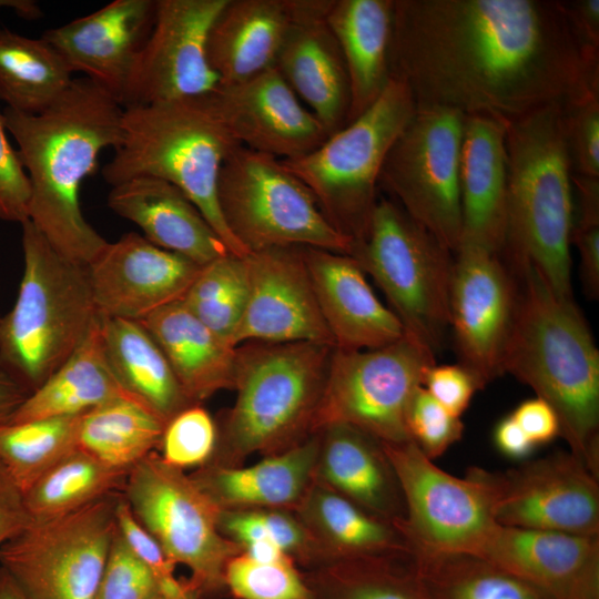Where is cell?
<instances>
[{
  "mask_svg": "<svg viewBox=\"0 0 599 599\" xmlns=\"http://www.w3.org/2000/svg\"><path fill=\"white\" fill-rule=\"evenodd\" d=\"M248 297L233 346L248 342H308L334 347L301 247L244 256Z\"/></svg>",
  "mask_w": 599,
  "mask_h": 599,
  "instance_id": "d6986e66",
  "label": "cell"
},
{
  "mask_svg": "<svg viewBox=\"0 0 599 599\" xmlns=\"http://www.w3.org/2000/svg\"><path fill=\"white\" fill-rule=\"evenodd\" d=\"M73 72L41 38H29L0 23V101L11 110L37 114L70 87Z\"/></svg>",
  "mask_w": 599,
  "mask_h": 599,
  "instance_id": "d590c367",
  "label": "cell"
},
{
  "mask_svg": "<svg viewBox=\"0 0 599 599\" xmlns=\"http://www.w3.org/2000/svg\"><path fill=\"white\" fill-rule=\"evenodd\" d=\"M389 69L416 108L507 124L599 89L552 0H394Z\"/></svg>",
  "mask_w": 599,
  "mask_h": 599,
  "instance_id": "6da1fadb",
  "label": "cell"
},
{
  "mask_svg": "<svg viewBox=\"0 0 599 599\" xmlns=\"http://www.w3.org/2000/svg\"><path fill=\"white\" fill-rule=\"evenodd\" d=\"M579 47L587 59L599 62V0L560 1Z\"/></svg>",
  "mask_w": 599,
  "mask_h": 599,
  "instance_id": "db71d44e",
  "label": "cell"
},
{
  "mask_svg": "<svg viewBox=\"0 0 599 599\" xmlns=\"http://www.w3.org/2000/svg\"><path fill=\"white\" fill-rule=\"evenodd\" d=\"M121 128V141L101 171L104 181L114 186L148 176L175 185L231 254L247 255L227 229L217 202L221 167L240 144L204 97L123 109Z\"/></svg>",
  "mask_w": 599,
  "mask_h": 599,
  "instance_id": "8992f818",
  "label": "cell"
},
{
  "mask_svg": "<svg viewBox=\"0 0 599 599\" xmlns=\"http://www.w3.org/2000/svg\"><path fill=\"white\" fill-rule=\"evenodd\" d=\"M510 416L535 446L548 444L560 435L556 413L541 398L520 403Z\"/></svg>",
  "mask_w": 599,
  "mask_h": 599,
  "instance_id": "11a10c76",
  "label": "cell"
},
{
  "mask_svg": "<svg viewBox=\"0 0 599 599\" xmlns=\"http://www.w3.org/2000/svg\"><path fill=\"white\" fill-rule=\"evenodd\" d=\"M217 428L206 409L191 405L164 426L160 448L162 459L179 469L205 466L214 455Z\"/></svg>",
  "mask_w": 599,
  "mask_h": 599,
  "instance_id": "f6af8a7d",
  "label": "cell"
},
{
  "mask_svg": "<svg viewBox=\"0 0 599 599\" xmlns=\"http://www.w3.org/2000/svg\"><path fill=\"white\" fill-rule=\"evenodd\" d=\"M120 497L31 521L0 548V566L27 599H93L118 531Z\"/></svg>",
  "mask_w": 599,
  "mask_h": 599,
  "instance_id": "7c38bea8",
  "label": "cell"
},
{
  "mask_svg": "<svg viewBox=\"0 0 599 599\" xmlns=\"http://www.w3.org/2000/svg\"><path fill=\"white\" fill-rule=\"evenodd\" d=\"M483 475L498 525L599 537V477L570 451Z\"/></svg>",
  "mask_w": 599,
  "mask_h": 599,
  "instance_id": "e0dca14e",
  "label": "cell"
},
{
  "mask_svg": "<svg viewBox=\"0 0 599 599\" xmlns=\"http://www.w3.org/2000/svg\"><path fill=\"white\" fill-rule=\"evenodd\" d=\"M247 297L248 275L244 256L229 253L202 266L182 303L207 328L233 346Z\"/></svg>",
  "mask_w": 599,
  "mask_h": 599,
  "instance_id": "b9f144b4",
  "label": "cell"
},
{
  "mask_svg": "<svg viewBox=\"0 0 599 599\" xmlns=\"http://www.w3.org/2000/svg\"><path fill=\"white\" fill-rule=\"evenodd\" d=\"M108 205L154 245L201 266L230 253L189 197L164 180L142 176L111 186Z\"/></svg>",
  "mask_w": 599,
  "mask_h": 599,
  "instance_id": "4316f807",
  "label": "cell"
},
{
  "mask_svg": "<svg viewBox=\"0 0 599 599\" xmlns=\"http://www.w3.org/2000/svg\"><path fill=\"white\" fill-rule=\"evenodd\" d=\"M158 595L149 570L118 529L93 599H152Z\"/></svg>",
  "mask_w": 599,
  "mask_h": 599,
  "instance_id": "f907efd6",
  "label": "cell"
},
{
  "mask_svg": "<svg viewBox=\"0 0 599 599\" xmlns=\"http://www.w3.org/2000/svg\"><path fill=\"white\" fill-rule=\"evenodd\" d=\"M166 357L193 404L234 387L235 353L182 303L164 306L139 321Z\"/></svg>",
  "mask_w": 599,
  "mask_h": 599,
  "instance_id": "1f68e13d",
  "label": "cell"
},
{
  "mask_svg": "<svg viewBox=\"0 0 599 599\" xmlns=\"http://www.w3.org/2000/svg\"><path fill=\"white\" fill-rule=\"evenodd\" d=\"M0 318H1V316H0Z\"/></svg>",
  "mask_w": 599,
  "mask_h": 599,
  "instance_id": "be15d7a7",
  "label": "cell"
},
{
  "mask_svg": "<svg viewBox=\"0 0 599 599\" xmlns=\"http://www.w3.org/2000/svg\"><path fill=\"white\" fill-rule=\"evenodd\" d=\"M506 149L508 204L501 256L514 275L532 267L555 293L572 298L573 171L564 103L509 122Z\"/></svg>",
  "mask_w": 599,
  "mask_h": 599,
  "instance_id": "277c9868",
  "label": "cell"
},
{
  "mask_svg": "<svg viewBox=\"0 0 599 599\" xmlns=\"http://www.w3.org/2000/svg\"><path fill=\"white\" fill-rule=\"evenodd\" d=\"M436 355L405 333L397 342L373 349L333 348L313 433L348 425L380 443L408 441L406 414Z\"/></svg>",
  "mask_w": 599,
  "mask_h": 599,
  "instance_id": "4fadbf2b",
  "label": "cell"
},
{
  "mask_svg": "<svg viewBox=\"0 0 599 599\" xmlns=\"http://www.w3.org/2000/svg\"><path fill=\"white\" fill-rule=\"evenodd\" d=\"M382 446L405 505L396 525L413 549L475 554L497 525L483 468L471 467L459 478L437 467L412 440Z\"/></svg>",
  "mask_w": 599,
  "mask_h": 599,
  "instance_id": "9a60e30c",
  "label": "cell"
},
{
  "mask_svg": "<svg viewBox=\"0 0 599 599\" xmlns=\"http://www.w3.org/2000/svg\"><path fill=\"white\" fill-rule=\"evenodd\" d=\"M217 202L247 253L313 247L353 254L354 242L328 222L313 193L274 156L234 149L220 171Z\"/></svg>",
  "mask_w": 599,
  "mask_h": 599,
  "instance_id": "30bf717a",
  "label": "cell"
},
{
  "mask_svg": "<svg viewBox=\"0 0 599 599\" xmlns=\"http://www.w3.org/2000/svg\"><path fill=\"white\" fill-rule=\"evenodd\" d=\"M572 185L578 191L579 213L573 221L570 244L580 257V275L585 294L599 297V179L572 173Z\"/></svg>",
  "mask_w": 599,
  "mask_h": 599,
  "instance_id": "c3c4849f",
  "label": "cell"
},
{
  "mask_svg": "<svg viewBox=\"0 0 599 599\" xmlns=\"http://www.w3.org/2000/svg\"><path fill=\"white\" fill-rule=\"evenodd\" d=\"M100 329L109 366L130 397L165 424L194 405L162 349L140 322L100 315Z\"/></svg>",
  "mask_w": 599,
  "mask_h": 599,
  "instance_id": "e575fe53",
  "label": "cell"
},
{
  "mask_svg": "<svg viewBox=\"0 0 599 599\" xmlns=\"http://www.w3.org/2000/svg\"><path fill=\"white\" fill-rule=\"evenodd\" d=\"M128 474L77 449L23 494L27 511L31 521L65 515L105 496L122 493Z\"/></svg>",
  "mask_w": 599,
  "mask_h": 599,
  "instance_id": "f35d334b",
  "label": "cell"
},
{
  "mask_svg": "<svg viewBox=\"0 0 599 599\" xmlns=\"http://www.w3.org/2000/svg\"><path fill=\"white\" fill-rule=\"evenodd\" d=\"M332 346L248 342L236 347L235 402L212 458L237 466L245 457L286 450L313 433Z\"/></svg>",
  "mask_w": 599,
  "mask_h": 599,
  "instance_id": "5b68a950",
  "label": "cell"
},
{
  "mask_svg": "<svg viewBox=\"0 0 599 599\" xmlns=\"http://www.w3.org/2000/svg\"><path fill=\"white\" fill-rule=\"evenodd\" d=\"M201 268L134 232L108 242L87 266L98 313L138 322L182 301Z\"/></svg>",
  "mask_w": 599,
  "mask_h": 599,
  "instance_id": "44dd1931",
  "label": "cell"
},
{
  "mask_svg": "<svg viewBox=\"0 0 599 599\" xmlns=\"http://www.w3.org/2000/svg\"><path fill=\"white\" fill-rule=\"evenodd\" d=\"M564 126L573 174L599 179V89L564 103Z\"/></svg>",
  "mask_w": 599,
  "mask_h": 599,
  "instance_id": "7dc6e473",
  "label": "cell"
},
{
  "mask_svg": "<svg viewBox=\"0 0 599 599\" xmlns=\"http://www.w3.org/2000/svg\"><path fill=\"white\" fill-rule=\"evenodd\" d=\"M426 392L450 414L460 417L475 393L483 389L478 378L461 364H434L425 373Z\"/></svg>",
  "mask_w": 599,
  "mask_h": 599,
  "instance_id": "f5cc1de1",
  "label": "cell"
},
{
  "mask_svg": "<svg viewBox=\"0 0 599 599\" xmlns=\"http://www.w3.org/2000/svg\"><path fill=\"white\" fill-rule=\"evenodd\" d=\"M308 585L312 599H429L413 555L337 562Z\"/></svg>",
  "mask_w": 599,
  "mask_h": 599,
  "instance_id": "60d3db41",
  "label": "cell"
},
{
  "mask_svg": "<svg viewBox=\"0 0 599 599\" xmlns=\"http://www.w3.org/2000/svg\"><path fill=\"white\" fill-rule=\"evenodd\" d=\"M0 9L12 10L27 20H35L42 16L40 6L33 0H0Z\"/></svg>",
  "mask_w": 599,
  "mask_h": 599,
  "instance_id": "91938a15",
  "label": "cell"
},
{
  "mask_svg": "<svg viewBox=\"0 0 599 599\" xmlns=\"http://www.w3.org/2000/svg\"><path fill=\"white\" fill-rule=\"evenodd\" d=\"M224 583L236 599H312L292 559L262 562L240 552L227 562Z\"/></svg>",
  "mask_w": 599,
  "mask_h": 599,
  "instance_id": "ee69618b",
  "label": "cell"
},
{
  "mask_svg": "<svg viewBox=\"0 0 599 599\" xmlns=\"http://www.w3.org/2000/svg\"><path fill=\"white\" fill-rule=\"evenodd\" d=\"M8 134L0 109V220L22 224L29 220L30 183Z\"/></svg>",
  "mask_w": 599,
  "mask_h": 599,
  "instance_id": "816d5d0a",
  "label": "cell"
},
{
  "mask_svg": "<svg viewBox=\"0 0 599 599\" xmlns=\"http://www.w3.org/2000/svg\"><path fill=\"white\" fill-rule=\"evenodd\" d=\"M507 123L465 115L459 158L461 242L501 255L507 231ZM459 243V244H460Z\"/></svg>",
  "mask_w": 599,
  "mask_h": 599,
  "instance_id": "484cf974",
  "label": "cell"
},
{
  "mask_svg": "<svg viewBox=\"0 0 599 599\" xmlns=\"http://www.w3.org/2000/svg\"><path fill=\"white\" fill-rule=\"evenodd\" d=\"M315 475L323 485L395 525L404 519L402 491L382 443L358 428L332 425L318 432Z\"/></svg>",
  "mask_w": 599,
  "mask_h": 599,
  "instance_id": "f1b7e54d",
  "label": "cell"
},
{
  "mask_svg": "<svg viewBox=\"0 0 599 599\" xmlns=\"http://www.w3.org/2000/svg\"><path fill=\"white\" fill-rule=\"evenodd\" d=\"M221 528L241 548L255 541H270L291 558L309 556L315 544L302 521L281 508L226 510L221 517Z\"/></svg>",
  "mask_w": 599,
  "mask_h": 599,
  "instance_id": "7bdbcfd3",
  "label": "cell"
},
{
  "mask_svg": "<svg viewBox=\"0 0 599 599\" xmlns=\"http://www.w3.org/2000/svg\"><path fill=\"white\" fill-rule=\"evenodd\" d=\"M116 522L124 540L149 570L161 597L196 599L187 582H182L176 577V565L134 518L122 494L116 506Z\"/></svg>",
  "mask_w": 599,
  "mask_h": 599,
  "instance_id": "681fc988",
  "label": "cell"
},
{
  "mask_svg": "<svg viewBox=\"0 0 599 599\" xmlns=\"http://www.w3.org/2000/svg\"><path fill=\"white\" fill-rule=\"evenodd\" d=\"M30 393L0 369V425L7 424Z\"/></svg>",
  "mask_w": 599,
  "mask_h": 599,
  "instance_id": "680465c9",
  "label": "cell"
},
{
  "mask_svg": "<svg viewBox=\"0 0 599 599\" xmlns=\"http://www.w3.org/2000/svg\"><path fill=\"white\" fill-rule=\"evenodd\" d=\"M415 111L407 87L390 78L373 105L315 150L281 160L313 193L328 222L354 244L367 234L383 163Z\"/></svg>",
  "mask_w": 599,
  "mask_h": 599,
  "instance_id": "ba28073f",
  "label": "cell"
},
{
  "mask_svg": "<svg viewBox=\"0 0 599 599\" xmlns=\"http://www.w3.org/2000/svg\"><path fill=\"white\" fill-rule=\"evenodd\" d=\"M319 435L245 467L206 464L191 475L221 510L298 505L315 476Z\"/></svg>",
  "mask_w": 599,
  "mask_h": 599,
  "instance_id": "f546056e",
  "label": "cell"
},
{
  "mask_svg": "<svg viewBox=\"0 0 599 599\" xmlns=\"http://www.w3.org/2000/svg\"><path fill=\"white\" fill-rule=\"evenodd\" d=\"M334 348L364 351L399 341L405 329L348 254L301 247Z\"/></svg>",
  "mask_w": 599,
  "mask_h": 599,
  "instance_id": "d4e9b609",
  "label": "cell"
},
{
  "mask_svg": "<svg viewBox=\"0 0 599 599\" xmlns=\"http://www.w3.org/2000/svg\"><path fill=\"white\" fill-rule=\"evenodd\" d=\"M302 524L338 562L406 557L413 546L392 521L326 487L311 485L298 502Z\"/></svg>",
  "mask_w": 599,
  "mask_h": 599,
  "instance_id": "d6a6232c",
  "label": "cell"
},
{
  "mask_svg": "<svg viewBox=\"0 0 599 599\" xmlns=\"http://www.w3.org/2000/svg\"><path fill=\"white\" fill-rule=\"evenodd\" d=\"M494 443L499 453L512 459L528 457L536 447L510 415L497 423Z\"/></svg>",
  "mask_w": 599,
  "mask_h": 599,
  "instance_id": "6f0895ef",
  "label": "cell"
},
{
  "mask_svg": "<svg viewBox=\"0 0 599 599\" xmlns=\"http://www.w3.org/2000/svg\"><path fill=\"white\" fill-rule=\"evenodd\" d=\"M80 416L0 425V465L22 495L78 449Z\"/></svg>",
  "mask_w": 599,
  "mask_h": 599,
  "instance_id": "ab89813d",
  "label": "cell"
},
{
  "mask_svg": "<svg viewBox=\"0 0 599 599\" xmlns=\"http://www.w3.org/2000/svg\"><path fill=\"white\" fill-rule=\"evenodd\" d=\"M413 565L429 599H552L529 581L473 554L415 549Z\"/></svg>",
  "mask_w": 599,
  "mask_h": 599,
  "instance_id": "8d00e7d4",
  "label": "cell"
},
{
  "mask_svg": "<svg viewBox=\"0 0 599 599\" xmlns=\"http://www.w3.org/2000/svg\"><path fill=\"white\" fill-rule=\"evenodd\" d=\"M331 0H296L292 28L275 68L327 133L347 124L349 83L338 42L326 21Z\"/></svg>",
  "mask_w": 599,
  "mask_h": 599,
  "instance_id": "cb8c5ba5",
  "label": "cell"
},
{
  "mask_svg": "<svg viewBox=\"0 0 599 599\" xmlns=\"http://www.w3.org/2000/svg\"><path fill=\"white\" fill-rule=\"evenodd\" d=\"M465 115L419 106L383 163V187L414 221L453 253L461 238L459 158Z\"/></svg>",
  "mask_w": 599,
  "mask_h": 599,
  "instance_id": "5bb4252c",
  "label": "cell"
},
{
  "mask_svg": "<svg viewBox=\"0 0 599 599\" xmlns=\"http://www.w3.org/2000/svg\"><path fill=\"white\" fill-rule=\"evenodd\" d=\"M383 291L405 333L437 355L449 331L454 253L392 199H378L353 254Z\"/></svg>",
  "mask_w": 599,
  "mask_h": 599,
  "instance_id": "9c48e42d",
  "label": "cell"
},
{
  "mask_svg": "<svg viewBox=\"0 0 599 599\" xmlns=\"http://www.w3.org/2000/svg\"><path fill=\"white\" fill-rule=\"evenodd\" d=\"M0 599H27L11 576L1 566Z\"/></svg>",
  "mask_w": 599,
  "mask_h": 599,
  "instance_id": "94428289",
  "label": "cell"
},
{
  "mask_svg": "<svg viewBox=\"0 0 599 599\" xmlns=\"http://www.w3.org/2000/svg\"><path fill=\"white\" fill-rule=\"evenodd\" d=\"M518 282L502 256L461 242L454 252L449 331L459 364L485 387L504 375L502 355L515 317Z\"/></svg>",
  "mask_w": 599,
  "mask_h": 599,
  "instance_id": "ac0fdd59",
  "label": "cell"
},
{
  "mask_svg": "<svg viewBox=\"0 0 599 599\" xmlns=\"http://www.w3.org/2000/svg\"><path fill=\"white\" fill-rule=\"evenodd\" d=\"M406 428L409 439L432 460L460 440L464 433L460 417L445 409L423 386L408 405Z\"/></svg>",
  "mask_w": 599,
  "mask_h": 599,
  "instance_id": "bcb514c9",
  "label": "cell"
},
{
  "mask_svg": "<svg viewBox=\"0 0 599 599\" xmlns=\"http://www.w3.org/2000/svg\"><path fill=\"white\" fill-rule=\"evenodd\" d=\"M2 111L30 183L29 221L59 253L88 266L108 242L87 222L80 187L94 172L99 154L119 145L122 105L81 77L40 113Z\"/></svg>",
  "mask_w": 599,
  "mask_h": 599,
  "instance_id": "7a4b0ae2",
  "label": "cell"
},
{
  "mask_svg": "<svg viewBox=\"0 0 599 599\" xmlns=\"http://www.w3.org/2000/svg\"><path fill=\"white\" fill-rule=\"evenodd\" d=\"M326 21L347 71L349 123L374 104L390 80L394 0H331Z\"/></svg>",
  "mask_w": 599,
  "mask_h": 599,
  "instance_id": "4dcf8cb0",
  "label": "cell"
},
{
  "mask_svg": "<svg viewBox=\"0 0 599 599\" xmlns=\"http://www.w3.org/2000/svg\"><path fill=\"white\" fill-rule=\"evenodd\" d=\"M227 0H155L152 29L120 97L123 109L199 99L221 84L206 55L209 31Z\"/></svg>",
  "mask_w": 599,
  "mask_h": 599,
  "instance_id": "2e32d148",
  "label": "cell"
},
{
  "mask_svg": "<svg viewBox=\"0 0 599 599\" xmlns=\"http://www.w3.org/2000/svg\"><path fill=\"white\" fill-rule=\"evenodd\" d=\"M552 599H599V537L496 525L476 550Z\"/></svg>",
  "mask_w": 599,
  "mask_h": 599,
  "instance_id": "7402d4cb",
  "label": "cell"
},
{
  "mask_svg": "<svg viewBox=\"0 0 599 599\" xmlns=\"http://www.w3.org/2000/svg\"><path fill=\"white\" fill-rule=\"evenodd\" d=\"M295 13L296 0H227L206 41L207 61L221 84L274 68Z\"/></svg>",
  "mask_w": 599,
  "mask_h": 599,
  "instance_id": "83f0119b",
  "label": "cell"
},
{
  "mask_svg": "<svg viewBox=\"0 0 599 599\" xmlns=\"http://www.w3.org/2000/svg\"><path fill=\"white\" fill-rule=\"evenodd\" d=\"M123 397L132 398L109 366L98 314L77 349L26 398L8 423L82 416Z\"/></svg>",
  "mask_w": 599,
  "mask_h": 599,
  "instance_id": "836d02e7",
  "label": "cell"
},
{
  "mask_svg": "<svg viewBox=\"0 0 599 599\" xmlns=\"http://www.w3.org/2000/svg\"><path fill=\"white\" fill-rule=\"evenodd\" d=\"M164 426L136 400L118 398L80 416L78 449L109 467L130 471L160 448Z\"/></svg>",
  "mask_w": 599,
  "mask_h": 599,
  "instance_id": "74e56055",
  "label": "cell"
},
{
  "mask_svg": "<svg viewBox=\"0 0 599 599\" xmlns=\"http://www.w3.org/2000/svg\"><path fill=\"white\" fill-rule=\"evenodd\" d=\"M204 100L240 145L282 161L312 152L329 136L275 67L220 84Z\"/></svg>",
  "mask_w": 599,
  "mask_h": 599,
  "instance_id": "ffe728a7",
  "label": "cell"
},
{
  "mask_svg": "<svg viewBox=\"0 0 599 599\" xmlns=\"http://www.w3.org/2000/svg\"><path fill=\"white\" fill-rule=\"evenodd\" d=\"M121 494L165 555L190 570L187 585L196 599L225 588L226 565L242 550L222 534L221 509L191 475L153 451L130 469Z\"/></svg>",
  "mask_w": 599,
  "mask_h": 599,
  "instance_id": "8fae6325",
  "label": "cell"
},
{
  "mask_svg": "<svg viewBox=\"0 0 599 599\" xmlns=\"http://www.w3.org/2000/svg\"><path fill=\"white\" fill-rule=\"evenodd\" d=\"M518 298L502 372L556 413L570 453L599 477V349L573 297L532 267L516 275Z\"/></svg>",
  "mask_w": 599,
  "mask_h": 599,
  "instance_id": "3957f363",
  "label": "cell"
},
{
  "mask_svg": "<svg viewBox=\"0 0 599 599\" xmlns=\"http://www.w3.org/2000/svg\"><path fill=\"white\" fill-rule=\"evenodd\" d=\"M23 274L0 318V369L30 394L77 349L98 316L87 266L59 253L28 220Z\"/></svg>",
  "mask_w": 599,
  "mask_h": 599,
  "instance_id": "52a82bcc",
  "label": "cell"
},
{
  "mask_svg": "<svg viewBox=\"0 0 599 599\" xmlns=\"http://www.w3.org/2000/svg\"><path fill=\"white\" fill-rule=\"evenodd\" d=\"M152 599H164L163 597H161L160 595L155 596L154 598Z\"/></svg>",
  "mask_w": 599,
  "mask_h": 599,
  "instance_id": "6125c7cd",
  "label": "cell"
},
{
  "mask_svg": "<svg viewBox=\"0 0 599 599\" xmlns=\"http://www.w3.org/2000/svg\"><path fill=\"white\" fill-rule=\"evenodd\" d=\"M154 16L155 0H114L88 16L45 30L42 38L73 73H83L120 102Z\"/></svg>",
  "mask_w": 599,
  "mask_h": 599,
  "instance_id": "603a6c76",
  "label": "cell"
},
{
  "mask_svg": "<svg viewBox=\"0 0 599 599\" xmlns=\"http://www.w3.org/2000/svg\"><path fill=\"white\" fill-rule=\"evenodd\" d=\"M30 522L21 490L0 465V548Z\"/></svg>",
  "mask_w": 599,
  "mask_h": 599,
  "instance_id": "9f6ffc18",
  "label": "cell"
}]
</instances>
